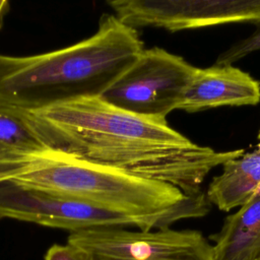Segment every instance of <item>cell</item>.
Returning <instances> with one entry per match:
<instances>
[{
    "label": "cell",
    "instance_id": "cell-1",
    "mask_svg": "<svg viewBox=\"0 0 260 260\" xmlns=\"http://www.w3.org/2000/svg\"><path fill=\"white\" fill-rule=\"evenodd\" d=\"M24 113L46 147L170 184L188 196L203 192L212 169L245 153L196 144L167 119L124 111L101 96Z\"/></svg>",
    "mask_w": 260,
    "mask_h": 260
},
{
    "label": "cell",
    "instance_id": "cell-2",
    "mask_svg": "<svg viewBox=\"0 0 260 260\" xmlns=\"http://www.w3.org/2000/svg\"><path fill=\"white\" fill-rule=\"evenodd\" d=\"M144 50L137 29L102 16L87 39L30 56L0 54V107L34 112L101 96Z\"/></svg>",
    "mask_w": 260,
    "mask_h": 260
},
{
    "label": "cell",
    "instance_id": "cell-3",
    "mask_svg": "<svg viewBox=\"0 0 260 260\" xmlns=\"http://www.w3.org/2000/svg\"><path fill=\"white\" fill-rule=\"evenodd\" d=\"M55 193L104 209L146 219L151 229H170L176 221L205 216L204 192L188 196L158 181L80 159L50 148L13 164L0 166V183Z\"/></svg>",
    "mask_w": 260,
    "mask_h": 260
},
{
    "label": "cell",
    "instance_id": "cell-4",
    "mask_svg": "<svg viewBox=\"0 0 260 260\" xmlns=\"http://www.w3.org/2000/svg\"><path fill=\"white\" fill-rule=\"evenodd\" d=\"M196 69L165 49H144L101 98L139 116L167 119L179 109Z\"/></svg>",
    "mask_w": 260,
    "mask_h": 260
},
{
    "label": "cell",
    "instance_id": "cell-5",
    "mask_svg": "<svg viewBox=\"0 0 260 260\" xmlns=\"http://www.w3.org/2000/svg\"><path fill=\"white\" fill-rule=\"evenodd\" d=\"M67 242L98 260H214L212 245L198 231H129L105 226L69 234Z\"/></svg>",
    "mask_w": 260,
    "mask_h": 260
},
{
    "label": "cell",
    "instance_id": "cell-6",
    "mask_svg": "<svg viewBox=\"0 0 260 260\" xmlns=\"http://www.w3.org/2000/svg\"><path fill=\"white\" fill-rule=\"evenodd\" d=\"M2 218L62 229L70 234L105 226H136L140 231H152L150 223L144 218L13 182L0 183V219Z\"/></svg>",
    "mask_w": 260,
    "mask_h": 260
},
{
    "label": "cell",
    "instance_id": "cell-7",
    "mask_svg": "<svg viewBox=\"0 0 260 260\" xmlns=\"http://www.w3.org/2000/svg\"><path fill=\"white\" fill-rule=\"evenodd\" d=\"M109 5L125 25L181 31L250 22L260 23V0H114Z\"/></svg>",
    "mask_w": 260,
    "mask_h": 260
},
{
    "label": "cell",
    "instance_id": "cell-8",
    "mask_svg": "<svg viewBox=\"0 0 260 260\" xmlns=\"http://www.w3.org/2000/svg\"><path fill=\"white\" fill-rule=\"evenodd\" d=\"M260 81L234 65L197 68L178 110L197 113L221 107L256 106Z\"/></svg>",
    "mask_w": 260,
    "mask_h": 260
},
{
    "label": "cell",
    "instance_id": "cell-9",
    "mask_svg": "<svg viewBox=\"0 0 260 260\" xmlns=\"http://www.w3.org/2000/svg\"><path fill=\"white\" fill-rule=\"evenodd\" d=\"M205 192L211 205L222 211L240 208L260 194V154L254 149L225 161Z\"/></svg>",
    "mask_w": 260,
    "mask_h": 260
},
{
    "label": "cell",
    "instance_id": "cell-10",
    "mask_svg": "<svg viewBox=\"0 0 260 260\" xmlns=\"http://www.w3.org/2000/svg\"><path fill=\"white\" fill-rule=\"evenodd\" d=\"M209 239L214 260H260V194L228 215Z\"/></svg>",
    "mask_w": 260,
    "mask_h": 260
},
{
    "label": "cell",
    "instance_id": "cell-11",
    "mask_svg": "<svg viewBox=\"0 0 260 260\" xmlns=\"http://www.w3.org/2000/svg\"><path fill=\"white\" fill-rule=\"evenodd\" d=\"M48 149L24 112L0 107V166L13 164Z\"/></svg>",
    "mask_w": 260,
    "mask_h": 260
},
{
    "label": "cell",
    "instance_id": "cell-12",
    "mask_svg": "<svg viewBox=\"0 0 260 260\" xmlns=\"http://www.w3.org/2000/svg\"><path fill=\"white\" fill-rule=\"evenodd\" d=\"M260 51V23L254 31L245 39L239 40L222 51L216 58L215 65H233L252 53Z\"/></svg>",
    "mask_w": 260,
    "mask_h": 260
},
{
    "label": "cell",
    "instance_id": "cell-13",
    "mask_svg": "<svg viewBox=\"0 0 260 260\" xmlns=\"http://www.w3.org/2000/svg\"><path fill=\"white\" fill-rule=\"evenodd\" d=\"M44 260H98L95 256L87 250L67 242L65 245L54 244L44 257Z\"/></svg>",
    "mask_w": 260,
    "mask_h": 260
},
{
    "label": "cell",
    "instance_id": "cell-14",
    "mask_svg": "<svg viewBox=\"0 0 260 260\" xmlns=\"http://www.w3.org/2000/svg\"><path fill=\"white\" fill-rule=\"evenodd\" d=\"M9 10V3L6 0H0V27L2 25L4 16Z\"/></svg>",
    "mask_w": 260,
    "mask_h": 260
},
{
    "label": "cell",
    "instance_id": "cell-15",
    "mask_svg": "<svg viewBox=\"0 0 260 260\" xmlns=\"http://www.w3.org/2000/svg\"><path fill=\"white\" fill-rule=\"evenodd\" d=\"M257 138H258V143H257V145H256L255 150L260 154V129H259V132H258V136H257Z\"/></svg>",
    "mask_w": 260,
    "mask_h": 260
}]
</instances>
